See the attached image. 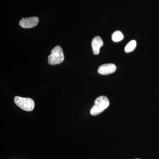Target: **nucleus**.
Listing matches in <instances>:
<instances>
[{
  "mask_svg": "<svg viewBox=\"0 0 159 159\" xmlns=\"http://www.w3.org/2000/svg\"><path fill=\"white\" fill-rule=\"evenodd\" d=\"M109 103V100L106 96L98 97L95 100L94 105L90 110L91 115L93 116L99 115L108 107Z\"/></svg>",
  "mask_w": 159,
  "mask_h": 159,
  "instance_id": "1",
  "label": "nucleus"
},
{
  "mask_svg": "<svg viewBox=\"0 0 159 159\" xmlns=\"http://www.w3.org/2000/svg\"><path fill=\"white\" fill-rule=\"evenodd\" d=\"M103 44V43L102 39L99 36H96L93 39L92 42V47L94 54L98 55L99 54L100 48Z\"/></svg>",
  "mask_w": 159,
  "mask_h": 159,
  "instance_id": "6",
  "label": "nucleus"
},
{
  "mask_svg": "<svg viewBox=\"0 0 159 159\" xmlns=\"http://www.w3.org/2000/svg\"><path fill=\"white\" fill-rule=\"evenodd\" d=\"M64 60V55L62 48L59 46L54 47L49 55L48 61L51 65L58 64L63 62Z\"/></svg>",
  "mask_w": 159,
  "mask_h": 159,
  "instance_id": "2",
  "label": "nucleus"
},
{
  "mask_svg": "<svg viewBox=\"0 0 159 159\" xmlns=\"http://www.w3.org/2000/svg\"><path fill=\"white\" fill-rule=\"evenodd\" d=\"M123 35L119 31H115L112 35V39L115 42L121 41L123 39Z\"/></svg>",
  "mask_w": 159,
  "mask_h": 159,
  "instance_id": "8",
  "label": "nucleus"
},
{
  "mask_svg": "<svg viewBox=\"0 0 159 159\" xmlns=\"http://www.w3.org/2000/svg\"><path fill=\"white\" fill-rule=\"evenodd\" d=\"M116 70V66L113 63L105 64L99 67L98 72L102 75H108L114 73Z\"/></svg>",
  "mask_w": 159,
  "mask_h": 159,
  "instance_id": "5",
  "label": "nucleus"
},
{
  "mask_svg": "<svg viewBox=\"0 0 159 159\" xmlns=\"http://www.w3.org/2000/svg\"><path fill=\"white\" fill-rule=\"evenodd\" d=\"M14 100L15 104L23 110L31 111L34 109V102L31 98L16 96L15 97Z\"/></svg>",
  "mask_w": 159,
  "mask_h": 159,
  "instance_id": "3",
  "label": "nucleus"
},
{
  "mask_svg": "<svg viewBox=\"0 0 159 159\" xmlns=\"http://www.w3.org/2000/svg\"><path fill=\"white\" fill-rule=\"evenodd\" d=\"M137 43L136 41L134 40H132L129 42L128 43L126 44L125 48V51L126 53H129L133 51L136 47Z\"/></svg>",
  "mask_w": 159,
  "mask_h": 159,
  "instance_id": "7",
  "label": "nucleus"
},
{
  "mask_svg": "<svg viewBox=\"0 0 159 159\" xmlns=\"http://www.w3.org/2000/svg\"><path fill=\"white\" fill-rule=\"evenodd\" d=\"M38 18L33 16L28 18H23L20 20L19 24L21 27L25 29H29L35 27L39 23Z\"/></svg>",
  "mask_w": 159,
  "mask_h": 159,
  "instance_id": "4",
  "label": "nucleus"
},
{
  "mask_svg": "<svg viewBox=\"0 0 159 159\" xmlns=\"http://www.w3.org/2000/svg\"><path fill=\"white\" fill-rule=\"evenodd\" d=\"M140 159V158H136V159Z\"/></svg>",
  "mask_w": 159,
  "mask_h": 159,
  "instance_id": "9",
  "label": "nucleus"
}]
</instances>
